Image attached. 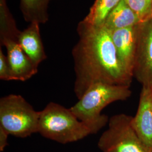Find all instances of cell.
Segmentation results:
<instances>
[{"label": "cell", "instance_id": "cell-6", "mask_svg": "<svg viewBox=\"0 0 152 152\" xmlns=\"http://www.w3.org/2000/svg\"><path fill=\"white\" fill-rule=\"evenodd\" d=\"M137 32L134 76L142 86H152V18L140 24Z\"/></svg>", "mask_w": 152, "mask_h": 152}, {"label": "cell", "instance_id": "cell-14", "mask_svg": "<svg viewBox=\"0 0 152 152\" xmlns=\"http://www.w3.org/2000/svg\"><path fill=\"white\" fill-rule=\"evenodd\" d=\"M142 23L152 18V0H125Z\"/></svg>", "mask_w": 152, "mask_h": 152}, {"label": "cell", "instance_id": "cell-15", "mask_svg": "<svg viewBox=\"0 0 152 152\" xmlns=\"http://www.w3.org/2000/svg\"><path fill=\"white\" fill-rule=\"evenodd\" d=\"M0 79L3 81H12L11 72L7 56L0 49Z\"/></svg>", "mask_w": 152, "mask_h": 152}, {"label": "cell", "instance_id": "cell-16", "mask_svg": "<svg viewBox=\"0 0 152 152\" xmlns=\"http://www.w3.org/2000/svg\"><path fill=\"white\" fill-rule=\"evenodd\" d=\"M10 135L8 132L0 126V151L3 152L5 147L8 145L7 140Z\"/></svg>", "mask_w": 152, "mask_h": 152}, {"label": "cell", "instance_id": "cell-2", "mask_svg": "<svg viewBox=\"0 0 152 152\" xmlns=\"http://www.w3.org/2000/svg\"><path fill=\"white\" fill-rule=\"evenodd\" d=\"M130 86L97 83L90 87L71 110L83 124L96 134L108 123V117L102 111L110 104L124 101L131 95Z\"/></svg>", "mask_w": 152, "mask_h": 152}, {"label": "cell", "instance_id": "cell-8", "mask_svg": "<svg viewBox=\"0 0 152 152\" xmlns=\"http://www.w3.org/2000/svg\"><path fill=\"white\" fill-rule=\"evenodd\" d=\"M1 42L7 50L12 81H26L37 73L38 67L33 64L16 39L3 38L1 39Z\"/></svg>", "mask_w": 152, "mask_h": 152}, {"label": "cell", "instance_id": "cell-12", "mask_svg": "<svg viewBox=\"0 0 152 152\" xmlns=\"http://www.w3.org/2000/svg\"><path fill=\"white\" fill-rule=\"evenodd\" d=\"M50 0H20V8L28 22L44 23L48 20V8Z\"/></svg>", "mask_w": 152, "mask_h": 152}, {"label": "cell", "instance_id": "cell-1", "mask_svg": "<svg viewBox=\"0 0 152 152\" xmlns=\"http://www.w3.org/2000/svg\"><path fill=\"white\" fill-rule=\"evenodd\" d=\"M78 33L79 40L72 51L74 92L78 99L97 83L130 86L132 78L120 63L110 31L104 25L93 26L82 21Z\"/></svg>", "mask_w": 152, "mask_h": 152}, {"label": "cell", "instance_id": "cell-9", "mask_svg": "<svg viewBox=\"0 0 152 152\" xmlns=\"http://www.w3.org/2000/svg\"><path fill=\"white\" fill-rule=\"evenodd\" d=\"M137 26L110 31L118 59L127 75L134 77L136 44Z\"/></svg>", "mask_w": 152, "mask_h": 152}, {"label": "cell", "instance_id": "cell-10", "mask_svg": "<svg viewBox=\"0 0 152 152\" xmlns=\"http://www.w3.org/2000/svg\"><path fill=\"white\" fill-rule=\"evenodd\" d=\"M39 23H32L23 32H20L17 41L23 50L38 67L39 64L47 58L39 32Z\"/></svg>", "mask_w": 152, "mask_h": 152}, {"label": "cell", "instance_id": "cell-11", "mask_svg": "<svg viewBox=\"0 0 152 152\" xmlns=\"http://www.w3.org/2000/svg\"><path fill=\"white\" fill-rule=\"evenodd\" d=\"M140 24V20L125 0H121L109 14L103 25L109 31H113L135 27Z\"/></svg>", "mask_w": 152, "mask_h": 152}, {"label": "cell", "instance_id": "cell-5", "mask_svg": "<svg viewBox=\"0 0 152 152\" xmlns=\"http://www.w3.org/2000/svg\"><path fill=\"white\" fill-rule=\"evenodd\" d=\"M132 120L124 113L110 117L108 129L98 141L99 149L103 152H150L136 134Z\"/></svg>", "mask_w": 152, "mask_h": 152}, {"label": "cell", "instance_id": "cell-4", "mask_svg": "<svg viewBox=\"0 0 152 152\" xmlns=\"http://www.w3.org/2000/svg\"><path fill=\"white\" fill-rule=\"evenodd\" d=\"M39 112L20 95L10 94L0 99V126L9 135L26 137L38 132Z\"/></svg>", "mask_w": 152, "mask_h": 152}, {"label": "cell", "instance_id": "cell-7", "mask_svg": "<svg viewBox=\"0 0 152 152\" xmlns=\"http://www.w3.org/2000/svg\"><path fill=\"white\" fill-rule=\"evenodd\" d=\"M136 114L132 125L147 149L152 152V86H142Z\"/></svg>", "mask_w": 152, "mask_h": 152}, {"label": "cell", "instance_id": "cell-3", "mask_svg": "<svg viewBox=\"0 0 152 152\" xmlns=\"http://www.w3.org/2000/svg\"><path fill=\"white\" fill-rule=\"evenodd\" d=\"M38 132L61 144L78 141L92 134L71 109L54 102L49 103L39 112Z\"/></svg>", "mask_w": 152, "mask_h": 152}, {"label": "cell", "instance_id": "cell-13", "mask_svg": "<svg viewBox=\"0 0 152 152\" xmlns=\"http://www.w3.org/2000/svg\"><path fill=\"white\" fill-rule=\"evenodd\" d=\"M121 0H96L89 13L82 20L93 26H103L107 17Z\"/></svg>", "mask_w": 152, "mask_h": 152}]
</instances>
